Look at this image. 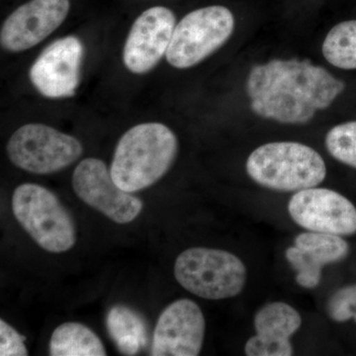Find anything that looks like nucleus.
I'll use <instances>...</instances> for the list:
<instances>
[{
    "instance_id": "f257e3e1",
    "label": "nucleus",
    "mask_w": 356,
    "mask_h": 356,
    "mask_svg": "<svg viewBox=\"0 0 356 356\" xmlns=\"http://www.w3.org/2000/svg\"><path fill=\"white\" fill-rule=\"evenodd\" d=\"M346 84L309 60H273L254 65L247 92L255 114L282 124L304 125L331 106Z\"/></svg>"
},
{
    "instance_id": "f03ea898",
    "label": "nucleus",
    "mask_w": 356,
    "mask_h": 356,
    "mask_svg": "<svg viewBox=\"0 0 356 356\" xmlns=\"http://www.w3.org/2000/svg\"><path fill=\"white\" fill-rule=\"evenodd\" d=\"M177 151V138L170 128L154 122L139 124L122 136L110 172L123 191H143L168 172Z\"/></svg>"
},
{
    "instance_id": "7ed1b4c3",
    "label": "nucleus",
    "mask_w": 356,
    "mask_h": 356,
    "mask_svg": "<svg viewBox=\"0 0 356 356\" xmlns=\"http://www.w3.org/2000/svg\"><path fill=\"white\" fill-rule=\"evenodd\" d=\"M247 172L266 188L297 192L322 184L327 166L311 147L300 143L276 142L262 145L250 154Z\"/></svg>"
},
{
    "instance_id": "20e7f679",
    "label": "nucleus",
    "mask_w": 356,
    "mask_h": 356,
    "mask_svg": "<svg viewBox=\"0 0 356 356\" xmlns=\"http://www.w3.org/2000/svg\"><path fill=\"white\" fill-rule=\"evenodd\" d=\"M13 212L28 235L47 252L60 254L76 245L74 219L58 196L41 185H19L14 191Z\"/></svg>"
},
{
    "instance_id": "39448f33",
    "label": "nucleus",
    "mask_w": 356,
    "mask_h": 356,
    "mask_svg": "<svg viewBox=\"0 0 356 356\" xmlns=\"http://www.w3.org/2000/svg\"><path fill=\"white\" fill-rule=\"evenodd\" d=\"M175 276L191 294L222 300L233 298L243 291L248 271L236 255L226 250L191 248L178 255Z\"/></svg>"
},
{
    "instance_id": "423d86ee",
    "label": "nucleus",
    "mask_w": 356,
    "mask_h": 356,
    "mask_svg": "<svg viewBox=\"0 0 356 356\" xmlns=\"http://www.w3.org/2000/svg\"><path fill=\"white\" fill-rule=\"evenodd\" d=\"M235 18L227 7L213 6L196 9L175 26L165 58L175 69L194 67L228 41Z\"/></svg>"
},
{
    "instance_id": "0eeeda50",
    "label": "nucleus",
    "mask_w": 356,
    "mask_h": 356,
    "mask_svg": "<svg viewBox=\"0 0 356 356\" xmlns=\"http://www.w3.org/2000/svg\"><path fill=\"white\" fill-rule=\"evenodd\" d=\"M7 154L14 165L36 175L60 172L81 158V143L76 138L44 124L22 126L11 136Z\"/></svg>"
},
{
    "instance_id": "6e6552de",
    "label": "nucleus",
    "mask_w": 356,
    "mask_h": 356,
    "mask_svg": "<svg viewBox=\"0 0 356 356\" xmlns=\"http://www.w3.org/2000/svg\"><path fill=\"white\" fill-rule=\"evenodd\" d=\"M77 196L117 224H129L142 212V200L121 189L102 159L88 158L79 163L72 175Z\"/></svg>"
},
{
    "instance_id": "1a4fd4ad",
    "label": "nucleus",
    "mask_w": 356,
    "mask_h": 356,
    "mask_svg": "<svg viewBox=\"0 0 356 356\" xmlns=\"http://www.w3.org/2000/svg\"><path fill=\"white\" fill-rule=\"evenodd\" d=\"M288 212L301 228L317 233L350 236L356 233V208L339 192L327 188L297 191L288 203Z\"/></svg>"
},
{
    "instance_id": "9d476101",
    "label": "nucleus",
    "mask_w": 356,
    "mask_h": 356,
    "mask_svg": "<svg viewBox=\"0 0 356 356\" xmlns=\"http://www.w3.org/2000/svg\"><path fill=\"white\" fill-rule=\"evenodd\" d=\"M83 46L76 36H67L49 44L30 69V79L44 97H72L81 81Z\"/></svg>"
},
{
    "instance_id": "9b49d317",
    "label": "nucleus",
    "mask_w": 356,
    "mask_h": 356,
    "mask_svg": "<svg viewBox=\"0 0 356 356\" xmlns=\"http://www.w3.org/2000/svg\"><path fill=\"white\" fill-rule=\"evenodd\" d=\"M177 18L170 8L154 6L135 20L123 50L126 67L143 74L159 64L170 47Z\"/></svg>"
},
{
    "instance_id": "f8f14e48",
    "label": "nucleus",
    "mask_w": 356,
    "mask_h": 356,
    "mask_svg": "<svg viewBox=\"0 0 356 356\" xmlns=\"http://www.w3.org/2000/svg\"><path fill=\"white\" fill-rule=\"evenodd\" d=\"M205 318L191 299H179L166 307L154 329L151 355L196 356L202 350Z\"/></svg>"
},
{
    "instance_id": "ddd939ff",
    "label": "nucleus",
    "mask_w": 356,
    "mask_h": 356,
    "mask_svg": "<svg viewBox=\"0 0 356 356\" xmlns=\"http://www.w3.org/2000/svg\"><path fill=\"white\" fill-rule=\"evenodd\" d=\"M70 8V0L26 2L4 21L0 31L1 46L13 53L29 50L63 24Z\"/></svg>"
},
{
    "instance_id": "4468645a",
    "label": "nucleus",
    "mask_w": 356,
    "mask_h": 356,
    "mask_svg": "<svg viewBox=\"0 0 356 356\" xmlns=\"http://www.w3.org/2000/svg\"><path fill=\"white\" fill-rule=\"evenodd\" d=\"M302 325L298 312L284 302L266 304L254 316L257 334L245 346L248 356H290V339Z\"/></svg>"
},
{
    "instance_id": "2eb2a0df",
    "label": "nucleus",
    "mask_w": 356,
    "mask_h": 356,
    "mask_svg": "<svg viewBox=\"0 0 356 356\" xmlns=\"http://www.w3.org/2000/svg\"><path fill=\"white\" fill-rule=\"evenodd\" d=\"M107 330L117 348L124 355H136L147 343L146 323L137 312L126 306H115L106 318Z\"/></svg>"
},
{
    "instance_id": "dca6fc26",
    "label": "nucleus",
    "mask_w": 356,
    "mask_h": 356,
    "mask_svg": "<svg viewBox=\"0 0 356 356\" xmlns=\"http://www.w3.org/2000/svg\"><path fill=\"white\" fill-rule=\"evenodd\" d=\"M51 356H105L102 339L88 327L67 322L58 325L50 339Z\"/></svg>"
},
{
    "instance_id": "f3484780",
    "label": "nucleus",
    "mask_w": 356,
    "mask_h": 356,
    "mask_svg": "<svg viewBox=\"0 0 356 356\" xmlns=\"http://www.w3.org/2000/svg\"><path fill=\"white\" fill-rule=\"evenodd\" d=\"M323 55L330 64L343 70H356V20L334 26L323 43Z\"/></svg>"
},
{
    "instance_id": "a211bd4d",
    "label": "nucleus",
    "mask_w": 356,
    "mask_h": 356,
    "mask_svg": "<svg viewBox=\"0 0 356 356\" xmlns=\"http://www.w3.org/2000/svg\"><path fill=\"white\" fill-rule=\"evenodd\" d=\"M295 245L323 266L343 261L350 252V245L341 236L317 232L300 234L295 238Z\"/></svg>"
},
{
    "instance_id": "6ab92c4d",
    "label": "nucleus",
    "mask_w": 356,
    "mask_h": 356,
    "mask_svg": "<svg viewBox=\"0 0 356 356\" xmlns=\"http://www.w3.org/2000/svg\"><path fill=\"white\" fill-rule=\"evenodd\" d=\"M325 147L337 161L356 168V121L339 124L330 130Z\"/></svg>"
},
{
    "instance_id": "aec40b11",
    "label": "nucleus",
    "mask_w": 356,
    "mask_h": 356,
    "mask_svg": "<svg viewBox=\"0 0 356 356\" xmlns=\"http://www.w3.org/2000/svg\"><path fill=\"white\" fill-rule=\"evenodd\" d=\"M285 255L290 266L296 270V281L300 286L313 289L320 284L324 266H321L296 245L287 248Z\"/></svg>"
},
{
    "instance_id": "412c9836",
    "label": "nucleus",
    "mask_w": 356,
    "mask_h": 356,
    "mask_svg": "<svg viewBox=\"0 0 356 356\" xmlns=\"http://www.w3.org/2000/svg\"><path fill=\"white\" fill-rule=\"evenodd\" d=\"M332 320L343 323L353 318L356 323V284L337 290L332 295L327 305Z\"/></svg>"
},
{
    "instance_id": "4be33fe9",
    "label": "nucleus",
    "mask_w": 356,
    "mask_h": 356,
    "mask_svg": "<svg viewBox=\"0 0 356 356\" xmlns=\"http://www.w3.org/2000/svg\"><path fill=\"white\" fill-rule=\"evenodd\" d=\"M25 341L24 336H21L6 321L0 320V355L27 356Z\"/></svg>"
}]
</instances>
